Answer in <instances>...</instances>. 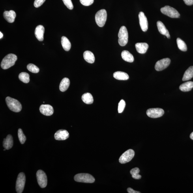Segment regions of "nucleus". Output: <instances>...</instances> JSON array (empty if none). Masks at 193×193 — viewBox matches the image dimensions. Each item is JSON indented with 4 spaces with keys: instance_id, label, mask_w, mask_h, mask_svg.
Instances as JSON below:
<instances>
[{
    "instance_id": "nucleus-1",
    "label": "nucleus",
    "mask_w": 193,
    "mask_h": 193,
    "mask_svg": "<svg viewBox=\"0 0 193 193\" xmlns=\"http://www.w3.org/2000/svg\"><path fill=\"white\" fill-rule=\"evenodd\" d=\"M17 59L16 55L9 54L4 58L1 62V66L4 70H6L13 66Z\"/></svg>"
},
{
    "instance_id": "nucleus-2",
    "label": "nucleus",
    "mask_w": 193,
    "mask_h": 193,
    "mask_svg": "<svg viewBox=\"0 0 193 193\" xmlns=\"http://www.w3.org/2000/svg\"><path fill=\"white\" fill-rule=\"evenodd\" d=\"M6 104L10 110L15 112H19L22 109L21 103L15 99L7 96L6 99Z\"/></svg>"
},
{
    "instance_id": "nucleus-3",
    "label": "nucleus",
    "mask_w": 193,
    "mask_h": 193,
    "mask_svg": "<svg viewBox=\"0 0 193 193\" xmlns=\"http://www.w3.org/2000/svg\"><path fill=\"white\" fill-rule=\"evenodd\" d=\"M74 180L77 182L92 183L95 181L94 178L88 173H79L74 176Z\"/></svg>"
},
{
    "instance_id": "nucleus-4",
    "label": "nucleus",
    "mask_w": 193,
    "mask_h": 193,
    "mask_svg": "<svg viewBox=\"0 0 193 193\" xmlns=\"http://www.w3.org/2000/svg\"><path fill=\"white\" fill-rule=\"evenodd\" d=\"M118 36L119 38L118 42L120 46H126L127 44L128 38L127 30L126 27L123 26L120 28Z\"/></svg>"
},
{
    "instance_id": "nucleus-5",
    "label": "nucleus",
    "mask_w": 193,
    "mask_h": 193,
    "mask_svg": "<svg viewBox=\"0 0 193 193\" xmlns=\"http://www.w3.org/2000/svg\"><path fill=\"white\" fill-rule=\"evenodd\" d=\"M107 19V13L106 10H100L96 14V22L99 27H104L106 23Z\"/></svg>"
},
{
    "instance_id": "nucleus-6",
    "label": "nucleus",
    "mask_w": 193,
    "mask_h": 193,
    "mask_svg": "<svg viewBox=\"0 0 193 193\" xmlns=\"http://www.w3.org/2000/svg\"><path fill=\"white\" fill-rule=\"evenodd\" d=\"M162 13L172 18H178L180 17V14L177 11L169 6H166L161 9Z\"/></svg>"
},
{
    "instance_id": "nucleus-7",
    "label": "nucleus",
    "mask_w": 193,
    "mask_h": 193,
    "mask_svg": "<svg viewBox=\"0 0 193 193\" xmlns=\"http://www.w3.org/2000/svg\"><path fill=\"white\" fill-rule=\"evenodd\" d=\"M25 174L23 172L19 173L17 177L16 184V190L17 193H21L23 192L25 187Z\"/></svg>"
},
{
    "instance_id": "nucleus-8",
    "label": "nucleus",
    "mask_w": 193,
    "mask_h": 193,
    "mask_svg": "<svg viewBox=\"0 0 193 193\" xmlns=\"http://www.w3.org/2000/svg\"><path fill=\"white\" fill-rule=\"evenodd\" d=\"M134 152L132 149H129L122 154L119 158V162L121 164H124L129 162L134 158Z\"/></svg>"
},
{
    "instance_id": "nucleus-9",
    "label": "nucleus",
    "mask_w": 193,
    "mask_h": 193,
    "mask_svg": "<svg viewBox=\"0 0 193 193\" xmlns=\"http://www.w3.org/2000/svg\"><path fill=\"white\" fill-rule=\"evenodd\" d=\"M38 183L42 188L46 187L47 184V179L46 173L44 171L39 170L36 174Z\"/></svg>"
},
{
    "instance_id": "nucleus-10",
    "label": "nucleus",
    "mask_w": 193,
    "mask_h": 193,
    "mask_svg": "<svg viewBox=\"0 0 193 193\" xmlns=\"http://www.w3.org/2000/svg\"><path fill=\"white\" fill-rule=\"evenodd\" d=\"M164 111L160 108H152L148 109L146 112L147 115L151 118H157L164 115Z\"/></svg>"
},
{
    "instance_id": "nucleus-11",
    "label": "nucleus",
    "mask_w": 193,
    "mask_h": 193,
    "mask_svg": "<svg viewBox=\"0 0 193 193\" xmlns=\"http://www.w3.org/2000/svg\"><path fill=\"white\" fill-rule=\"evenodd\" d=\"M171 62V60L168 58H166L158 61L156 62L155 66V69L156 70L159 71L164 70L169 66Z\"/></svg>"
},
{
    "instance_id": "nucleus-12",
    "label": "nucleus",
    "mask_w": 193,
    "mask_h": 193,
    "mask_svg": "<svg viewBox=\"0 0 193 193\" xmlns=\"http://www.w3.org/2000/svg\"><path fill=\"white\" fill-rule=\"evenodd\" d=\"M139 24L141 29L143 32H146L148 28V22L147 17L142 12H139Z\"/></svg>"
},
{
    "instance_id": "nucleus-13",
    "label": "nucleus",
    "mask_w": 193,
    "mask_h": 193,
    "mask_svg": "<svg viewBox=\"0 0 193 193\" xmlns=\"http://www.w3.org/2000/svg\"><path fill=\"white\" fill-rule=\"evenodd\" d=\"M41 113L45 115L50 116L53 114L54 109L53 107L49 104H42L40 108Z\"/></svg>"
},
{
    "instance_id": "nucleus-14",
    "label": "nucleus",
    "mask_w": 193,
    "mask_h": 193,
    "mask_svg": "<svg viewBox=\"0 0 193 193\" xmlns=\"http://www.w3.org/2000/svg\"><path fill=\"white\" fill-rule=\"evenodd\" d=\"M69 137V134L67 131L65 130H60L58 131L55 134L56 140L59 141L65 140Z\"/></svg>"
},
{
    "instance_id": "nucleus-15",
    "label": "nucleus",
    "mask_w": 193,
    "mask_h": 193,
    "mask_svg": "<svg viewBox=\"0 0 193 193\" xmlns=\"http://www.w3.org/2000/svg\"><path fill=\"white\" fill-rule=\"evenodd\" d=\"M3 16L8 22L12 23L14 22L16 18V13L13 10H10L9 11H6L4 12Z\"/></svg>"
},
{
    "instance_id": "nucleus-16",
    "label": "nucleus",
    "mask_w": 193,
    "mask_h": 193,
    "mask_svg": "<svg viewBox=\"0 0 193 193\" xmlns=\"http://www.w3.org/2000/svg\"><path fill=\"white\" fill-rule=\"evenodd\" d=\"M44 28L42 25H39L36 28L35 34L36 38L40 41H42L44 40Z\"/></svg>"
},
{
    "instance_id": "nucleus-17",
    "label": "nucleus",
    "mask_w": 193,
    "mask_h": 193,
    "mask_svg": "<svg viewBox=\"0 0 193 193\" xmlns=\"http://www.w3.org/2000/svg\"><path fill=\"white\" fill-rule=\"evenodd\" d=\"M157 25L158 31L161 34L166 36L168 38H170V36L168 30L166 29V27L161 21H158L157 23Z\"/></svg>"
},
{
    "instance_id": "nucleus-18",
    "label": "nucleus",
    "mask_w": 193,
    "mask_h": 193,
    "mask_svg": "<svg viewBox=\"0 0 193 193\" xmlns=\"http://www.w3.org/2000/svg\"><path fill=\"white\" fill-rule=\"evenodd\" d=\"M149 47V45L146 43H138L135 44L137 52L141 54L146 53Z\"/></svg>"
},
{
    "instance_id": "nucleus-19",
    "label": "nucleus",
    "mask_w": 193,
    "mask_h": 193,
    "mask_svg": "<svg viewBox=\"0 0 193 193\" xmlns=\"http://www.w3.org/2000/svg\"><path fill=\"white\" fill-rule=\"evenodd\" d=\"M13 139L11 135H8L6 138L4 139L3 146L6 149H9L12 148L13 146Z\"/></svg>"
},
{
    "instance_id": "nucleus-20",
    "label": "nucleus",
    "mask_w": 193,
    "mask_h": 193,
    "mask_svg": "<svg viewBox=\"0 0 193 193\" xmlns=\"http://www.w3.org/2000/svg\"><path fill=\"white\" fill-rule=\"evenodd\" d=\"M83 57L86 61L89 63H93L95 61V57L91 51H87L83 53Z\"/></svg>"
},
{
    "instance_id": "nucleus-21",
    "label": "nucleus",
    "mask_w": 193,
    "mask_h": 193,
    "mask_svg": "<svg viewBox=\"0 0 193 193\" xmlns=\"http://www.w3.org/2000/svg\"><path fill=\"white\" fill-rule=\"evenodd\" d=\"M114 78L119 80H127L129 78L128 75L127 73L121 71H117L114 73Z\"/></svg>"
},
{
    "instance_id": "nucleus-22",
    "label": "nucleus",
    "mask_w": 193,
    "mask_h": 193,
    "mask_svg": "<svg viewBox=\"0 0 193 193\" xmlns=\"http://www.w3.org/2000/svg\"><path fill=\"white\" fill-rule=\"evenodd\" d=\"M121 56L124 61L132 63L134 61V58L133 55L129 51H122Z\"/></svg>"
},
{
    "instance_id": "nucleus-23",
    "label": "nucleus",
    "mask_w": 193,
    "mask_h": 193,
    "mask_svg": "<svg viewBox=\"0 0 193 193\" xmlns=\"http://www.w3.org/2000/svg\"><path fill=\"white\" fill-rule=\"evenodd\" d=\"M70 85V81L67 78H64L60 83L59 89L61 92H65L68 89Z\"/></svg>"
},
{
    "instance_id": "nucleus-24",
    "label": "nucleus",
    "mask_w": 193,
    "mask_h": 193,
    "mask_svg": "<svg viewBox=\"0 0 193 193\" xmlns=\"http://www.w3.org/2000/svg\"><path fill=\"white\" fill-rule=\"evenodd\" d=\"M193 88V81H189L180 85L179 89L182 91L185 92L191 91Z\"/></svg>"
},
{
    "instance_id": "nucleus-25",
    "label": "nucleus",
    "mask_w": 193,
    "mask_h": 193,
    "mask_svg": "<svg viewBox=\"0 0 193 193\" xmlns=\"http://www.w3.org/2000/svg\"><path fill=\"white\" fill-rule=\"evenodd\" d=\"M193 77V66H191L184 73L182 81H184L190 80Z\"/></svg>"
},
{
    "instance_id": "nucleus-26",
    "label": "nucleus",
    "mask_w": 193,
    "mask_h": 193,
    "mask_svg": "<svg viewBox=\"0 0 193 193\" xmlns=\"http://www.w3.org/2000/svg\"><path fill=\"white\" fill-rule=\"evenodd\" d=\"M61 44L64 50L68 51L70 50L71 45L70 40L66 36H63L62 37Z\"/></svg>"
},
{
    "instance_id": "nucleus-27",
    "label": "nucleus",
    "mask_w": 193,
    "mask_h": 193,
    "mask_svg": "<svg viewBox=\"0 0 193 193\" xmlns=\"http://www.w3.org/2000/svg\"><path fill=\"white\" fill-rule=\"evenodd\" d=\"M83 101L87 104H91L93 102V98L92 94L89 93L84 94L81 96Z\"/></svg>"
},
{
    "instance_id": "nucleus-28",
    "label": "nucleus",
    "mask_w": 193,
    "mask_h": 193,
    "mask_svg": "<svg viewBox=\"0 0 193 193\" xmlns=\"http://www.w3.org/2000/svg\"><path fill=\"white\" fill-rule=\"evenodd\" d=\"M19 78L23 82L27 83L30 81L29 75L27 73L21 72L19 75Z\"/></svg>"
},
{
    "instance_id": "nucleus-29",
    "label": "nucleus",
    "mask_w": 193,
    "mask_h": 193,
    "mask_svg": "<svg viewBox=\"0 0 193 193\" xmlns=\"http://www.w3.org/2000/svg\"><path fill=\"white\" fill-rule=\"evenodd\" d=\"M177 44L178 48L182 51H185L187 50V47L186 44L184 41L180 38H177Z\"/></svg>"
},
{
    "instance_id": "nucleus-30",
    "label": "nucleus",
    "mask_w": 193,
    "mask_h": 193,
    "mask_svg": "<svg viewBox=\"0 0 193 193\" xmlns=\"http://www.w3.org/2000/svg\"><path fill=\"white\" fill-rule=\"evenodd\" d=\"M139 172L140 170L139 168L136 167L132 169L130 172L133 178L135 179L139 180L141 179L142 177L139 174Z\"/></svg>"
},
{
    "instance_id": "nucleus-31",
    "label": "nucleus",
    "mask_w": 193,
    "mask_h": 193,
    "mask_svg": "<svg viewBox=\"0 0 193 193\" xmlns=\"http://www.w3.org/2000/svg\"><path fill=\"white\" fill-rule=\"evenodd\" d=\"M28 70L34 74H36L40 71V69L37 66L33 64H29L27 66Z\"/></svg>"
},
{
    "instance_id": "nucleus-32",
    "label": "nucleus",
    "mask_w": 193,
    "mask_h": 193,
    "mask_svg": "<svg viewBox=\"0 0 193 193\" xmlns=\"http://www.w3.org/2000/svg\"><path fill=\"white\" fill-rule=\"evenodd\" d=\"M18 136L21 143V144H23L26 140V138L25 135L24 134L21 128L19 129L18 130Z\"/></svg>"
},
{
    "instance_id": "nucleus-33",
    "label": "nucleus",
    "mask_w": 193,
    "mask_h": 193,
    "mask_svg": "<svg viewBox=\"0 0 193 193\" xmlns=\"http://www.w3.org/2000/svg\"><path fill=\"white\" fill-rule=\"evenodd\" d=\"M126 106V102L123 100H120L118 106V112L119 113H121L123 112Z\"/></svg>"
},
{
    "instance_id": "nucleus-34",
    "label": "nucleus",
    "mask_w": 193,
    "mask_h": 193,
    "mask_svg": "<svg viewBox=\"0 0 193 193\" xmlns=\"http://www.w3.org/2000/svg\"><path fill=\"white\" fill-rule=\"evenodd\" d=\"M63 3L69 9L72 10L74 8V6L72 3L71 0H62Z\"/></svg>"
},
{
    "instance_id": "nucleus-35",
    "label": "nucleus",
    "mask_w": 193,
    "mask_h": 193,
    "mask_svg": "<svg viewBox=\"0 0 193 193\" xmlns=\"http://www.w3.org/2000/svg\"><path fill=\"white\" fill-rule=\"evenodd\" d=\"M80 2L83 5L88 6L93 3L94 0H80Z\"/></svg>"
},
{
    "instance_id": "nucleus-36",
    "label": "nucleus",
    "mask_w": 193,
    "mask_h": 193,
    "mask_svg": "<svg viewBox=\"0 0 193 193\" xmlns=\"http://www.w3.org/2000/svg\"><path fill=\"white\" fill-rule=\"evenodd\" d=\"M46 0H35L34 3V6L36 8H38L41 6Z\"/></svg>"
},
{
    "instance_id": "nucleus-37",
    "label": "nucleus",
    "mask_w": 193,
    "mask_h": 193,
    "mask_svg": "<svg viewBox=\"0 0 193 193\" xmlns=\"http://www.w3.org/2000/svg\"><path fill=\"white\" fill-rule=\"evenodd\" d=\"M184 1L186 5L191 6L193 4V0H184Z\"/></svg>"
},
{
    "instance_id": "nucleus-38",
    "label": "nucleus",
    "mask_w": 193,
    "mask_h": 193,
    "mask_svg": "<svg viewBox=\"0 0 193 193\" xmlns=\"http://www.w3.org/2000/svg\"><path fill=\"white\" fill-rule=\"evenodd\" d=\"M127 191L129 193H141V192L135 191L131 188H128Z\"/></svg>"
},
{
    "instance_id": "nucleus-39",
    "label": "nucleus",
    "mask_w": 193,
    "mask_h": 193,
    "mask_svg": "<svg viewBox=\"0 0 193 193\" xmlns=\"http://www.w3.org/2000/svg\"><path fill=\"white\" fill-rule=\"evenodd\" d=\"M190 138L191 139L193 140V132L190 135Z\"/></svg>"
},
{
    "instance_id": "nucleus-40",
    "label": "nucleus",
    "mask_w": 193,
    "mask_h": 193,
    "mask_svg": "<svg viewBox=\"0 0 193 193\" xmlns=\"http://www.w3.org/2000/svg\"><path fill=\"white\" fill-rule=\"evenodd\" d=\"M3 34H2L1 32H0V38L1 39L3 37Z\"/></svg>"
}]
</instances>
